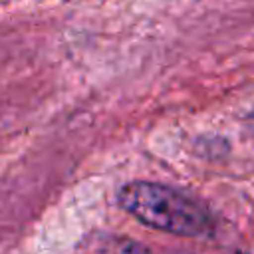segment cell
<instances>
[{"label":"cell","mask_w":254,"mask_h":254,"mask_svg":"<svg viewBox=\"0 0 254 254\" xmlns=\"http://www.w3.org/2000/svg\"><path fill=\"white\" fill-rule=\"evenodd\" d=\"M236 254H244V252H236Z\"/></svg>","instance_id":"3"},{"label":"cell","mask_w":254,"mask_h":254,"mask_svg":"<svg viewBox=\"0 0 254 254\" xmlns=\"http://www.w3.org/2000/svg\"><path fill=\"white\" fill-rule=\"evenodd\" d=\"M97 254H151L141 242H135L125 236H105L99 246Z\"/></svg>","instance_id":"2"},{"label":"cell","mask_w":254,"mask_h":254,"mask_svg":"<svg viewBox=\"0 0 254 254\" xmlns=\"http://www.w3.org/2000/svg\"><path fill=\"white\" fill-rule=\"evenodd\" d=\"M119 204L139 222L163 232L202 236L212 228V220L202 204L167 185L147 181L127 183L119 190Z\"/></svg>","instance_id":"1"}]
</instances>
